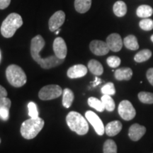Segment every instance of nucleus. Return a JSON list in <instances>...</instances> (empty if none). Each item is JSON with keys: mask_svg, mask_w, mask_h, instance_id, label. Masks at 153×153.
Instances as JSON below:
<instances>
[{"mask_svg": "<svg viewBox=\"0 0 153 153\" xmlns=\"http://www.w3.org/2000/svg\"><path fill=\"white\" fill-rule=\"evenodd\" d=\"M101 93L104 94L113 96L116 94V89H115L114 83L112 82H108L101 89Z\"/></svg>", "mask_w": 153, "mask_h": 153, "instance_id": "28", "label": "nucleus"}, {"mask_svg": "<svg viewBox=\"0 0 153 153\" xmlns=\"http://www.w3.org/2000/svg\"><path fill=\"white\" fill-rule=\"evenodd\" d=\"M7 91L6 90V89L1 85H0V99L3 98V97H7Z\"/></svg>", "mask_w": 153, "mask_h": 153, "instance_id": "36", "label": "nucleus"}, {"mask_svg": "<svg viewBox=\"0 0 153 153\" xmlns=\"http://www.w3.org/2000/svg\"><path fill=\"white\" fill-rule=\"evenodd\" d=\"M153 14V9L149 5H140L136 10L137 16L140 18H148Z\"/></svg>", "mask_w": 153, "mask_h": 153, "instance_id": "22", "label": "nucleus"}, {"mask_svg": "<svg viewBox=\"0 0 153 153\" xmlns=\"http://www.w3.org/2000/svg\"><path fill=\"white\" fill-rule=\"evenodd\" d=\"M88 104L91 108H94L99 112H103L105 110V107L104 104L102 103L101 100H99L95 97H89L88 99Z\"/></svg>", "mask_w": 153, "mask_h": 153, "instance_id": "24", "label": "nucleus"}, {"mask_svg": "<svg viewBox=\"0 0 153 153\" xmlns=\"http://www.w3.org/2000/svg\"><path fill=\"white\" fill-rule=\"evenodd\" d=\"M101 101L104 104V106L105 107V109L108 111H114L115 109V102L114 99L110 95H106L104 94L101 97Z\"/></svg>", "mask_w": 153, "mask_h": 153, "instance_id": "25", "label": "nucleus"}, {"mask_svg": "<svg viewBox=\"0 0 153 153\" xmlns=\"http://www.w3.org/2000/svg\"><path fill=\"white\" fill-rule=\"evenodd\" d=\"M123 44L128 49L131 50V51H136L139 48V44L137 38L133 35L126 36L123 40Z\"/></svg>", "mask_w": 153, "mask_h": 153, "instance_id": "21", "label": "nucleus"}, {"mask_svg": "<svg viewBox=\"0 0 153 153\" xmlns=\"http://www.w3.org/2000/svg\"><path fill=\"white\" fill-rule=\"evenodd\" d=\"M44 46L45 41L41 35L36 36L33 38H32L30 43V55L32 58L38 65H40L42 68L51 69L60 65L64 62V60L58 58L55 55H51L45 58H42L40 55V52Z\"/></svg>", "mask_w": 153, "mask_h": 153, "instance_id": "1", "label": "nucleus"}, {"mask_svg": "<svg viewBox=\"0 0 153 153\" xmlns=\"http://www.w3.org/2000/svg\"><path fill=\"white\" fill-rule=\"evenodd\" d=\"M91 6V0H75L74 8L77 12L80 14H85L90 9Z\"/></svg>", "mask_w": 153, "mask_h": 153, "instance_id": "17", "label": "nucleus"}, {"mask_svg": "<svg viewBox=\"0 0 153 153\" xmlns=\"http://www.w3.org/2000/svg\"><path fill=\"white\" fill-rule=\"evenodd\" d=\"M0 59H1V53H0Z\"/></svg>", "mask_w": 153, "mask_h": 153, "instance_id": "40", "label": "nucleus"}, {"mask_svg": "<svg viewBox=\"0 0 153 153\" xmlns=\"http://www.w3.org/2000/svg\"><path fill=\"white\" fill-rule=\"evenodd\" d=\"M59 32H60V29L57 30H56V32H55V33H56V34H58V33H59Z\"/></svg>", "mask_w": 153, "mask_h": 153, "instance_id": "38", "label": "nucleus"}, {"mask_svg": "<svg viewBox=\"0 0 153 153\" xmlns=\"http://www.w3.org/2000/svg\"><path fill=\"white\" fill-rule=\"evenodd\" d=\"M151 41H152V43H153V35H152V36H151Z\"/></svg>", "mask_w": 153, "mask_h": 153, "instance_id": "39", "label": "nucleus"}, {"mask_svg": "<svg viewBox=\"0 0 153 153\" xmlns=\"http://www.w3.org/2000/svg\"><path fill=\"white\" fill-rule=\"evenodd\" d=\"M6 76L9 83L14 87H21L27 81L26 74L23 69L16 65H11L6 70Z\"/></svg>", "mask_w": 153, "mask_h": 153, "instance_id": "5", "label": "nucleus"}, {"mask_svg": "<svg viewBox=\"0 0 153 153\" xmlns=\"http://www.w3.org/2000/svg\"><path fill=\"white\" fill-rule=\"evenodd\" d=\"M9 118V108L0 106V119L7 120Z\"/></svg>", "mask_w": 153, "mask_h": 153, "instance_id": "32", "label": "nucleus"}, {"mask_svg": "<svg viewBox=\"0 0 153 153\" xmlns=\"http://www.w3.org/2000/svg\"><path fill=\"white\" fill-rule=\"evenodd\" d=\"M65 21V14L62 11H57L51 17L48 22L49 29L51 31L55 32L58 30Z\"/></svg>", "mask_w": 153, "mask_h": 153, "instance_id": "9", "label": "nucleus"}, {"mask_svg": "<svg viewBox=\"0 0 153 153\" xmlns=\"http://www.w3.org/2000/svg\"><path fill=\"white\" fill-rule=\"evenodd\" d=\"M122 123L119 120H114L105 126V133L107 135L112 137L118 134L122 130Z\"/></svg>", "mask_w": 153, "mask_h": 153, "instance_id": "15", "label": "nucleus"}, {"mask_svg": "<svg viewBox=\"0 0 153 153\" xmlns=\"http://www.w3.org/2000/svg\"><path fill=\"white\" fill-rule=\"evenodd\" d=\"M22 25L23 20L22 16L16 13H11L1 24V35L7 38H11Z\"/></svg>", "mask_w": 153, "mask_h": 153, "instance_id": "4", "label": "nucleus"}, {"mask_svg": "<svg viewBox=\"0 0 153 153\" xmlns=\"http://www.w3.org/2000/svg\"><path fill=\"white\" fill-rule=\"evenodd\" d=\"M88 68L89 71L94 75H101L104 72V68L99 61L96 60H91L88 62Z\"/></svg>", "mask_w": 153, "mask_h": 153, "instance_id": "18", "label": "nucleus"}, {"mask_svg": "<svg viewBox=\"0 0 153 153\" xmlns=\"http://www.w3.org/2000/svg\"><path fill=\"white\" fill-rule=\"evenodd\" d=\"M11 105V101L9 98L7 97H3L0 99V106L6 107V108H10Z\"/></svg>", "mask_w": 153, "mask_h": 153, "instance_id": "33", "label": "nucleus"}, {"mask_svg": "<svg viewBox=\"0 0 153 153\" xmlns=\"http://www.w3.org/2000/svg\"><path fill=\"white\" fill-rule=\"evenodd\" d=\"M45 122L41 118H30L23 122L21 126V134L25 139H33L43 129Z\"/></svg>", "mask_w": 153, "mask_h": 153, "instance_id": "3", "label": "nucleus"}, {"mask_svg": "<svg viewBox=\"0 0 153 153\" xmlns=\"http://www.w3.org/2000/svg\"><path fill=\"white\" fill-rule=\"evenodd\" d=\"M62 91V88L59 85H50L42 88L38 93V97L41 100H52L60 97Z\"/></svg>", "mask_w": 153, "mask_h": 153, "instance_id": "6", "label": "nucleus"}, {"mask_svg": "<svg viewBox=\"0 0 153 153\" xmlns=\"http://www.w3.org/2000/svg\"><path fill=\"white\" fill-rule=\"evenodd\" d=\"M74 94L71 89L66 88L62 91V105L65 108H70L73 102Z\"/></svg>", "mask_w": 153, "mask_h": 153, "instance_id": "19", "label": "nucleus"}, {"mask_svg": "<svg viewBox=\"0 0 153 153\" xmlns=\"http://www.w3.org/2000/svg\"><path fill=\"white\" fill-rule=\"evenodd\" d=\"M141 29L144 30H151L153 29V20L149 18L143 19L139 23Z\"/></svg>", "mask_w": 153, "mask_h": 153, "instance_id": "29", "label": "nucleus"}, {"mask_svg": "<svg viewBox=\"0 0 153 153\" xmlns=\"http://www.w3.org/2000/svg\"><path fill=\"white\" fill-rule=\"evenodd\" d=\"M145 132H146V128L145 126L135 123L130 127L128 136L133 141H137L145 135Z\"/></svg>", "mask_w": 153, "mask_h": 153, "instance_id": "13", "label": "nucleus"}, {"mask_svg": "<svg viewBox=\"0 0 153 153\" xmlns=\"http://www.w3.org/2000/svg\"><path fill=\"white\" fill-rule=\"evenodd\" d=\"M138 98L139 100L143 104H153V93L141 91L138 94Z\"/></svg>", "mask_w": 153, "mask_h": 153, "instance_id": "27", "label": "nucleus"}, {"mask_svg": "<svg viewBox=\"0 0 153 153\" xmlns=\"http://www.w3.org/2000/svg\"><path fill=\"white\" fill-rule=\"evenodd\" d=\"M152 56V52L149 49H144L137 53L134 57V60L137 62H143L148 60Z\"/></svg>", "mask_w": 153, "mask_h": 153, "instance_id": "23", "label": "nucleus"}, {"mask_svg": "<svg viewBox=\"0 0 153 153\" xmlns=\"http://www.w3.org/2000/svg\"><path fill=\"white\" fill-rule=\"evenodd\" d=\"M133 76V71L129 68H122L115 71V78L118 81L126 80L128 81Z\"/></svg>", "mask_w": 153, "mask_h": 153, "instance_id": "16", "label": "nucleus"}, {"mask_svg": "<svg viewBox=\"0 0 153 153\" xmlns=\"http://www.w3.org/2000/svg\"><path fill=\"white\" fill-rule=\"evenodd\" d=\"M11 0H0V9H4L9 7Z\"/></svg>", "mask_w": 153, "mask_h": 153, "instance_id": "35", "label": "nucleus"}, {"mask_svg": "<svg viewBox=\"0 0 153 153\" xmlns=\"http://www.w3.org/2000/svg\"><path fill=\"white\" fill-rule=\"evenodd\" d=\"M85 117L87 120L94 128L96 133L99 135H103L105 133V127L104 123L101 121V118L91 111H87L85 114Z\"/></svg>", "mask_w": 153, "mask_h": 153, "instance_id": "8", "label": "nucleus"}, {"mask_svg": "<svg viewBox=\"0 0 153 153\" xmlns=\"http://www.w3.org/2000/svg\"><path fill=\"white\" fill-rule=\"evenodd\" d=\"M28 116L30 118H36L38 117V111L36 104L34 102H29L28 104Z\"/></svg>", "mask_w": 153, "mask_h": 153, "instance_id": "30", "label": "nucleus"}, {"mask_svg": "<svg viewBox=\"0 0 153 153\" xmlns=\"http://www.w3.org/2000/svg\"><path fill=\"white\" fill-rule=\"evenodd\" d=\"M53 51L55 55L60 59L65 60L68 53V48L62 38L57 37L53 41Z\"/></svg>", "mask_w": 153, "mask_h": 153, "instance_id": "11", "label": "nucleus"}, {"mask_svg": "<svg viewBox=\"0 0 153 153\" xmlns=\"http://www.w3.org/2000/svg\"><path fill=\"white\" fill-rule=\"evenodd\" d=\"M87 73V68L83 65H75L68 69V76L71 79H76L85 76Z\"/></svg>", "mask_w": 153, "mask_h": 153, "instance_id": "14", "label": "nucleus"}, {"mask_svg": "<svg viewBox=\"0 0 153 153\" xmlns=\"http://www.w3.org/2000/svg\"><path fill=\"white\" fill-rule=\"evenodd\" d=\"M106 43L110 51L114 52H118L123 47V41L119 34L111 33L106 38Z\"/></svg>", "mask_w": 153, "mask_h": 153, "instance_id": "12", "label": "nucleus"}, {"mask_svg": "<svg viewBox=\"0 0 153 153\" xmlns=\"http://www.w3.org/2000/svg\"><path fill=\"white\" fill-rule=\"evenodd\" d=\"M66 122L71 131L75 132L79 135H84L89 131L87 120L79 113L71 111L66 116Z\"/></svg>", "mask_w": 153, "mask_h": 153, "instance_id": "2", "label": "nucleus"}, {"mask_svg": "<svg viewBox=\"0 0 153 153\" xmlns=\"http://www.w3.org/2000/svg\"><path fill=\"white\" fill-rule=\"evenodd\" d=\"M0 143H1V139H0Z\"/></svg>", "mask_w": 153, "mask_h": 153, "instance_id": "41", "label": "nucleus"}, {"mask_svg": "<svg viewBox=\"0 0 153 153\" xmlns=\"http://www.w3.org/2000/svg\"><path fill=\"white\" fill-rule=\"evenodd\" d=\"M113 10L116 16L123 17L127 13V6L123 1H117L114 4Z\"/></svg>", "mask_w": 153, "mask_h": 153, "instance_id": "20", "label": "nucleus"}, {"mask_svg": "<svg viewBox=\"0 0 153 153\" xmlns=\"http://www.w3.org/2000/svg\"><path fill=\"white\" fill-rule=\"evenodd\" d=\"M120 59L117 56H110L107 58L106 62L108 65L112 68H116L120 65Z\"/></svg>", "mask_w": 153, "mask_h": 153, "instance_id": "31", "label": "nucleus"}, {"mask_svg": "<svg viewBox=\"0 0 153 153\" xmlns=\"http://www.w3.org/2000/svg\"><path fill=\"white\" fill-rule=\"evenodd\" d=\"M101 82H102V81H101V79H100V78H99V77H97V76H96L94 81V82H92V85H93L92 87H97V85H100V84L101 83Z\"/></svg>", "mask_w": 153, "mask_h": 153, "instance_id": "37", "label": "nucleus"}, {"mask_svg": "<svg viewBox=\"0 0 153 153\" xmlns=\"http://www.w3.org/2000/svg\"><path fill=\"white\" fill-rule=\"evenodd\" d=\"M118 112L120 116L125 120H131L135 118L136 115L135 108L133 104L128 100H123L119 104Z\"/></svg>", "mask_w": 153, "mask_h": 153, "instance_id": "7", "label": "nucleus"}, {"mask_svg": "<svg viewBox=\"0 0 153 153\" xmlns=\"http://www.w3.org/2000/svg\"><path fill=\"white\" fill-rule=\"evenodd\" d=\"M147 79H148L150 85L153 86V68H150L146 73Z\"/></svg>", "mask_w": 153, "mask_h": 153, "instance_id": "34", "label": "nucleus"}, {"mask_svg": "<svg viewBox=\"0 0 153 153\" xmlns=\"http://www.w3.org/2000/svg\"><path fill=\"white\" fill-rule=\"evenodd\" d=\"M104 153H117V145L113 140H107L103 148Z\"/></svg>", "mask_w": 153, "mask_h": 153, "instance_id": "26", "label": "nucleus"}, {"mask_svg": "<svg viewBox=\"0 0 153 153\" xmlns=\"http://www.w3.org/2000/svg\"><path fill=\"white\" fill-rule=\"evenodd\" d=\"M89 48L92 53L98 56H102L108 54L110 51L106 42L99 41V40H94L91 41L89 44Z\"/></svg>", "mask_w": 153, "mask_h": 153, "instance_id": "10", "label": "nucleus"}]
</instances>
